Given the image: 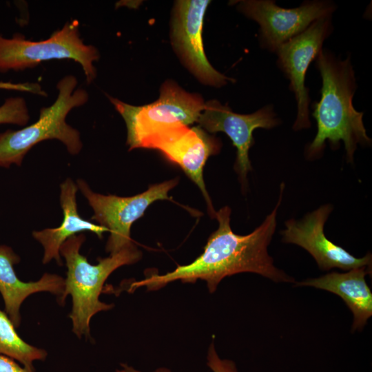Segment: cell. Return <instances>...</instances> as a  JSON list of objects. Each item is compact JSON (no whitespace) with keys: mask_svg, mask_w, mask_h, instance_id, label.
Wrapping results in <instances>:
<instances>
[{"mask_svg":"<svg viewBox=\"0 0 372 372\" xmlns=\"http://www.w3.org/2000/svg\"><path fill=\"white\" fill-rule=\"evenodd\" d=\"M284 187L282 183L276 205L251 233L247 235L234 233L230 226L231 209L223 207L216 212L218 227L209 236L203 252L198 257L170 272L152 274L133 282L128 291L133 292L141 287L148 291H156L176 280L194 283L202 280L206 282L209 291L213 293L224 278L242 272L258 273L277 282H294L292 277L274 266L273 258L267 251L276 230L277 211Z\"/></svg>","mask_w":372,"mask_h":372,"instance_id":"6da1fadb","label":"cell"},{"mask_svg":"<svg viewBox=\"0 0 372 372\" xmlns=\"http://www.w3.org/2000/svg\"><path fill=\"white\" fill-rule=\"evenodd\" d=\"M316 67L322 79L320 99L311 104L317 133L307 145L305 156L315 159L322 155L327 141L333 149L342 141L347 161L353 163L358 145L369 146L371 139L364 125V113L353 104L357 84L350 56L342 59L323 48L316 59Z\"/></svg>","mask_w":372,"mask_h":372,"instance_id":"7a4b0ae2","label":"cell"},{"mask_svg":"<svg viewBox=\"0 0 372 372\" xmlns=\"http://www.w3.org/2000/svg\"><path fill=\"white\" fill-rule=\"evenodd\" d=\"M85 240L83 234H76L66 240L60 248L68 269L61 296L57 300L62 305L68 295L72 296V309L69 315L72 331L79 338L91 339L90 322L96 313L113 308L99 300L105 280L118 267L137 262L141 251L134 243L106 258H99L96 265H92L80 249Z\"/></svg>","mask_w":372,"mask_h":372,"instance_id":"3957f363","label":"cell"},{"mask_svg":"<svg viewBox=\"0 0 372 372\" xmlns=\"http://www.w3.org/2000/svg\"><path fill=\"white\" fill-rule=\"evenodd\" d=\"M76 85L75 76H64L56 85V99L50 106L40 110L37 121L19 130H8L0 134V167L20 166L30 149L48 139L60 141L71 154L80 152L83 146L80 133L65 121L71 110L88 100L87 92Z\"/></svg>","mask_w":372,"mask_h":372,"instance_id":"277c9868","label":"cell"},{"mask_svg":"<svg viewBox=\"0 0 372 372\" xmlns=\"http://www.w3.org/2000/svg\"><path fill=\"white\" fill-rule=\"evenodd\" d=\"M99 58L97 49L83 43L76 20L67 22L61 29L43 41L27 40L19 33L10 39L0 35L1 73L34 68L45 61L72 59L81 65L86 81L90 83L96 74L93 63Z\"/></svg>","mask_w":372,"mask_h":372,"instance_id":"5b68a950","label":"cell"},{"mask_svg":"<svg viewBox=\"0 0 372 372\" xmlns=\"http://www.w3.org/2000/svg\"><path fill=\"white\" fill-rule=\"evenodd\" d=\"M108 98L125 122L130 149L140 148L146 138L164 127L197 122L205 107L199 95L185 91L172 81L162 85L158 99L147 105L134 106Z\"/></svg>","mask_w":372,"mask_h":372,"instance_id":"8992f818","label":"cell"},{"mask_svg":"<svg viewBox=\"0 0 372 372\" xmlns=\"http://www.w3.org/2000/svg\"><path fill=\"white\" fill-rule=\"evenodd\" d=\"M177 183V179L167 180L152 185L144 192L128 197L95 193L82 179L77 180V187L94 211L91 219L107 228L110 233L105 249L112 255L133 243L130 236L132 224L143 216L152 203L170 200L168 192Z\"/></svg>","mask_w":372,"mask_h":372,"instance_id":"52a82bcc","label":"cell"},{"mask_svg":"<svg viewBox=\"0 0 372 372\" xmlns=\"http://www.w3.org/2000/svg\"><path fill=\"white\" fill-rule=\"evenodd\" d=\"M238 10L259 25L261 48L276 52L284 43L306 30L314 21L332 16L336 4L327 0L304 1L296 8H285L272 0H244Z\"/></svg>","mask_w":372,"mask_h":372,"instance_id":"ba28073f","label":"cell"},{"mask_svg":"<svg viewBox=\"0 0 372 372\" xmlns=\"http://www.w3.org/2000/svg\"><path fill=\"white\" fill-rule=\"evenodd\" d=\"M220 140L200 127L177 124L164 127L146 138L140 148L160 151L170 162L178 165L200 189L211 218L216 211L206 189L203 168L208 158L218 154Z\"/></svg>","mask_w":372,"mask_h":372,"instance_id":"9c48e42d","label":"cell"},{"mask_svg":"<svg viewBox=\"0 0 372 372\" xmlns=\"http://www.w3.org/2000/svg\"><path fill=\"white\" fill-rule=\"evenodd\" d=\"M332 16L314 21L303 32L282 44L276 51L277 65L289 81V90L294 94L297 114L293 130L309 128V90L305 76L311 63L323 48L324 41L332 34Z\"/></svg>","mask_w":372,"mask_h":372,"instance_id":"30bf717a","label":"cell"},{"mask_svg":"<svg viewBox=\"0 0 372 372\" xmlns=\"http://www.w3.org/2000/svg\"><path fill=\"white\" fill-rule=\"evenodd\" d=\"M197 122L206 131L223 132L231 140L236 148L234 168L242 186L247 183V174L252 169L249 152L254 144V131L258 128L270 130L282 123L272 105H267L251 114H241L217 100L205 103Z\"/></svg>","mask_w":372,"mask_h":372,"instance_id":"8fae6325","label":"cell"},{"mask_svg":"<svg viewBox=\"0 0 372 372\" xmlns=\"http://www.w3.org/2000/svg\"><path fill=\"white\" fill-rule=\"evenodd\" d=\"M210 1H177L172 23V41L176 52L198 80L205 85L221 87L231 79L215 70L208 61L203 43V26Z\"/></svg>","mask_w":372,"mask_h":372,"instance_id":"7c38bea8","label":"cell"},{"mask_svg":"<svg viewBox=\"0 0 372 372\" xmlns=\"http://www.w3.org/2000/svg\"><path fill=\"white\" fill-rule=\"evenodd\" d=\"M333 210L330 204L320 206L301 220L290 219L280 231L286 243L297 245L307 250L323 271L333 268L351 270L371 268V254L356 258L340 246L329 240L324 233V224Z\"/></svg>","mask_w":372,"mask_h":372,"instance_id":"4fadbf2b","label":"cell"},{"mask_svg":"<svg viewBox=\"0 0 372 372\" xmlns=\"http://www.w3.org/2000/svg\"><path fill=\"white\" fill-rule=\"evenodd\" d=\"M20 262V257L7 245H0V293L5 310L15 328L21 324L20 308L31 294L50 292L61 296L65 279L57 274L45 273L37 281L23 282L17 276L14 266Z\"/></svg>","mask_w":372,"mask_h":372,"instance_id":"5bb4252c","label":"cell"},{"mask_svg":"<svg viewBox=\"0 0 372 372\" xmlns=\"http://www.w3.org/2000/svg\"><path fill=\"white\" fill-rule=\"evenodd\" d=\"M371 268H355L346 273L332 271L321 277L296 282L297 286H310L340 296L353 315L351 330L361 331L372 316V293L365 276Z\"/></svg>","mask_w":372,"mask_h":372,"instance_id":"9a60e30c","label":"cell"},{"mask_svg":"<svg viewBox=\"0 0 372 372\" xmlns=\"http://www.w3.org/2000/svg\"><path fill=\"white\" fill-rule=\"evenodd\" d=\"M78 187L71 178H67L61 185L60 203L63 212V219L60 226L34 231L33 237L44 249L43 263L47 264L55 260L59 265H62L60 248L62 244L71 236L83 231H91L99 238L108 229L100 225H95L83 218L78 213L76 194Z\"/></svg>","mask_w":372,"mask_h":372,"instance_id":"2e32d148","label":"cell"},{"mask_svg":"<svg viewBox=\"0 0 372 372\" xmlns=\"http://www.w3.org/2000/svg\"><path fill=\"white\" fill-rule=\"evenodd\" d=\"M0 354L10 357L34 371L33 362L44 360L48 353L25 342L17 333L6 313L0 309Z\"/></svg>","mask_w":372,"mask_h":372,"instance_id":"e0dca14e","label":"cell"},{"mask_svg":"<svg viewBox=\"0 0 372 372\" xmlns=\"http://www.w3.org/2000/svg\"><path fill=\"white\" fill-rule=\"evenodd\" d=\"M30 118L26 102L22 97L7 99L0 106V124L25 125Z\"/></svg>","mask_w":372,"mask_h":372,"instance_id":"ac0fdd59","label":"cell"},{"mask_svg":"<svg viewBox=\"0 0 372 372\" xmlns=\"http://www.w3.org/2000/svg\"><path fill=\"white\" fill-rule=\"evenodd\" d=\"M207 365L212 372H238L234 362L220 358L214 342L210 344L207 351Z\"/></svg>","mask_w":372,"mask_h":372,"instance_id":"d6986e66","label":"cell"},{"mask_svg":"<svg viewBox=\"0 0 372 372\" xmlns=\"http://www.w3.org/2000/svg\"><path fill=\"white\" fill-rule=\"evenodd\" d=\"M0 372H34L19 365L15 360L0 354Z\"/></svg>","mask_w":372,"mask_h":372,"instance_id":"ffe728a7","label":"cell"},{"mask_svg":"<svg viewBox=\"0 0 372 372\" xmlns=\"http://www.w3.org/2000/svg\"><path fill=\"white\" fill-rule=\"evenodd\" d=\"M0 89L29 92L39 94L40 87L37 83H12L11 82H0Z\"/></svg>","mask_w":372,"mask_h":372,"instance_id":"44dd1931","label":"cell"},{"mask_svg":"<svg viewBox=\"0 0 372 372\" xmlns=\"http://www.w3.org/2000/svg\"><path fill=\"white\" fill-rule=\"evenodd\" d=\"M121 369L116 370V372H143L139 370H137L132 367V366L128 365L126 363H121L120 364ZM152 372H172L170 369L165 367H160L155 369Z\"/></svg>","mask_w":372,"mask_h":372,"instance_id":"7402d4cb","label":"cell"}]
</instances>
